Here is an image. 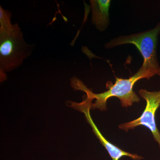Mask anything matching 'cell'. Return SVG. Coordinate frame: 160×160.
I'll return each instance as SVG.
<instances>
[{"label":"cell","mask_w":160,"mask_h":160,"mask_svg":"<svg viewBox=\"0 0 160 160\" xmlns=\"http://www.w3.org/2000/svg\"><path fill=\"white\" fill-rule=\"evenodd\" d=\"M143 78L149 79L150 78L145 72L139 69L138 71L128 79L116 78L115 83L112 84L109 81L106 83L108 89L107 91L100 93H95L82 81L76 77L72 78L70 84L75 90H81L86 93V96L92 100L95 99L94 103H92L91 109H99L101 111L106 110L107 100L111 97L119 99L122 107H127L132 106L133 103L138 102L140 98L133 90V86L138 81Z\"/></svg>","instance_id":"cell-1"},{"label":"cell","mask_w":160,"mask_h":160,"mask_svg":"<svg viewBox=\"0 0 160 160\" xmlns=\"http://www.w3.org/2000/svg\"><path fill=\"white\" fill-rule=\"evenodd\" d=\"M33 46L27 44L17 23L9 29L0 30L1 82L6 79V72L21 66L30 56Z\"/></svg>","instance_id":"cell-2"},{"label":"cell","mask_w":160,"mask_h":160,"mask_svg":"<svg viewBox=\"0 0 160 160\" xmlns=\"http://www.w3.org/2000/svg\"><path fill=\"white\" fill-rule=\"evenodd\" d=\"M160 33V23H158L153 29L140 33L115 38L105 46L106 49H111L126 44L134 45L141 52L144 60L140 69L145 72L150 78L156 75L160 76V67L157 54L158 38Z\"/></svg>","instance_id":"cell-3"},{"label":"cell","mask_w":160,"mask_h":160,"mask_svg":"<svg viewBox=\"0 0 160 160\" xmlns=\"http://www.w3.org/2000/svg\"><path fill=\"white\" fill-rule=\"evenodd\" d=\"M139 94L146 102V108L142 113L136 119L121 124L119 126V128L128 131L129 129H134L140 126L147 127L151 132L160 149V132L157 126L155 119L157 110L160 106V90L150 92L142 89L139 91Z\"/></svg>","instance_id":"cell-4"},{"label":"cell","mask_w":160,"mask_h":160,"mask_svg":"<svg viewBox=\"0 0 160 160\" xmlns=\"http://www.w3.org/2000/svg\"><path fill=\"white\" fill-rule=\"evenodd\" d=\"M92 101V100L90 98L86 96L85 99H83L82 102L77 103L72 101H68L66 102V104L69 107L78 110L85 114L87 122L91 126L94 134L96 136L102 145L108 152L112 160H119L123 157H128L134 160H140L143 159L142 157L138 155L132 154L122 150L117 146L112 144L106 139V138L103 136L93 122L90 115V110L91 109Z\"/></svg>","instance_id":"cell-5"},{"label":"cell","mask_w":160,"mask_h":160,"mask_svg":"<svg viewBox=\"0 0 160 160\" xmlns=\"http://www.w3.org/2000/svg\"><path fill=\"white\" fill-rule=\"evenodd\" d=\"M92 10V22L100 31L106 30L109 25L110 0L90 1Z\"/></svg>","instance_id":"cell-6"},{"label":"cell","mask_w":160,"mask_h":160,"mask_svg":"<svg viewBox=\"0 0 160 160\" xmlns=\"http://www.w3.org/2000/svg\"><path fill=\"white\" fill-rule=\"evenodd\" d=\"M12 13L8 10L3 9L0 6V29H5L10 28L13 24H12Z\"/></svg>","instance_id":"cell-7"}]
</instances>
